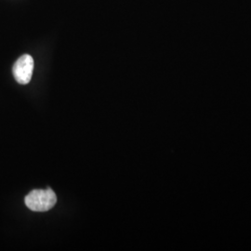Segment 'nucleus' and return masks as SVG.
<instances>
[{
	"label": "nucleus",
	"mask_w": 251,
	"mask_h": 251,
	"mask_svg": "<svg viewBox=\"0 0 251 251\" xmlns=\"http://www.w3.org/2000/svg\"><path fill=\"white\" fill-rule=\"evenodd\" d=\"M25 202L29 209L36 212H44L55 206L57 197L51 189L34 190L27 195Z\"/></svg>",
	"instance_id": "1"
},
{
	"label": "nucleus",
	"mask_w": 251,
	"mask_h": 251,
	"mask_svg": "<svg viewBox=\"0 0 251 251\" xmlns=\"http://www.w3.org/2000/svg\"><path fill=\"white\" fill-rule=\"evenodd\" d=\"M12 71L13 75L19 84L26 85L32 78L34 71V59L28 54L23 55L14 63Z\"/></svg>",
	"instance_id": "2"
}]
</instances>
